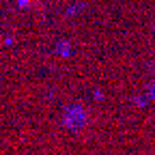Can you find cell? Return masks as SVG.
I'll return each instance as SVG.
<instances>
[{"instance_id":"6da1fadb","label":"cell","mask_w":155,"mask_h":155,"mask_svg":"<svg viewBox=\"0 0 155 155\" xmlns=\"http://www.w3.org/2000/svg\"><path fill=\"white\" fill-rule=\"evenodd\" d=\"M24 2H30V0H24Z\"/></svg>"}]
</instances>
